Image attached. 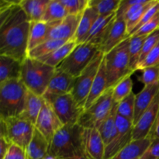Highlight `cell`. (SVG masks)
Wrapping results in <instances>:
<instances>
[{"mask_svg": "<svg viewBox=\"0 0 159 159\" xmlns=\"http://www.w3.org/2000/svg\"><path fill=\"white\" fill-rule=\"evenodd\" d=\"M20 1H0V55L23 62L28 57L30 20Z\"/></svg>", "mask_w": 159, "mask_h": 159, "instance_id": "cell-1", "label": "cell"}, {"mask_svg": "<svg viewBox=\"0 0 159 159\" xmlns=\"http://www.w3.org/2000/svg\"><path fill=\"white\" fill-rule=\"evenodd\" d=\"M84 132L85 128L79 124L63 126L50 142L48 156L62 159L85 155Z\"/></svg>", "mask_w": 159, "mask_h": 159, "instance_id": "cell-2", "label": "cell"}, {"mask_svg": "<svg viewBox=\"0 0 159 159\" xmlns=\"http://www.w3.org/2000/svg\"><path fill=\"white\" fill-rule=\"evenodd\" d=\"M27 89L21 79H12L0 83V118L19 117L26 104Z\"/></svg>", "mask_w": 159, "mask_h": 159, "instance_id": "cell-3", "label": "cell"}, {"mask_svg": "<svg viewBox=\"0 0 159 159\" xmlns=\"http://www.w3.org/2000/svg\"><path fill=\"white\" fill-rule=\"evenodd\" d=\"M55 68L37 59L27 57L22 63L20 79L28 91L42 97L55 73Z\"/></svg>", "mask_w": 159, "mask_h": 159, "instance_id": "cell-4", "label": "cell"}, {"mask_svg": "<svg viewBox=\"0 0 159 159\" xmlns=\"http://www.w3.org/2000/svg\"><path fill=\"white\" fill-rule=\"evenodd\" d=\"M129 41L130 37L110 52L104 54L108 89H113L125 77L133 75L134 72L130 68Z\"/></svg>", "mask_w": 159, "mask_h": 159, "instance_id": "cell-5", "label": "cell"}, {"mask_svg": "<svg viewBox=\"0 0 159 159\" xmlns=\"http://www.w3.org/2000/svg\"><path fill=\"white\" fill-rule=\"evenodd\" d=\"M0 135L26 150L34 135L35 126L20 117L0 118Z\"/></svg>", "mask_w": 159, "mask_h": 159, "instance_id": "cell-6", "label": "cell"}, {"mask_svg": "<svg viewBox=\"0 0 159 159\" xmlns=\"http://www.w3.org/2000/svg\"><path fill=\"white\" fill-rule=\"evenodd\" d=\"M99 48L89 43L78 44L71 54L56 68L74 78H78L91 63Z\"/></svg>", "mask_w": 159, "mask_h": 159, "instance_id": "cell-7", "label": "cell"}, {"mask_svg": "<svg viewBox=\"0 0 159 159\" xmlns=\"http://www.w3.org/2000/svg\"><path fill=\"white\" fill-rule=\"evenodd\" d=\"M113 103V89H109L91 107L84 110L78 124L85 129H97L110 114Z\"/></svg>", "mask_w": 159, "mask_h": 159, "instance_id": "cell-8", "label": "cell"}, {"mask_svg": "<svg viewBox=\"0 0 159 159\" xmlns=\"http://www.w3.org/2000/svg\"><path fill=\"white\" fill-rule=\"evenodd\" d=\"M103 58V53L100 51H98L91 63L81 73L79 77L76 78L75 84L71 94L83 110Z\"/></svg>", "mask_w": 159, "mask_h": 159, "instance_id": "cell-9", "label": "cell"}, {"mask_svg": "<svg viewBox=\"0 0 159 159\" xmlns=\"http://www.w3.org/2000/svg\"><path fill=\"white\" fill-rule=\"evenodd\" d=\"M49 104L64 126L78 124L84 111L71 93L59 96Z\"/></svg>", "mask_w": 159, "mask_h": 159, "instance_id": "cell-10", "label": "cell"}, {"mask_svg": "<svg viewBox=\"0 0 159 159\" xmlns=\"http://www.w3.org/2000/svg\"><path fill=\"white\" fill-rule=\"evenodd\" d=\"M116 134L111 142L106 146L104 159H111L132 141L133 123L126 118L116 116Z\"/></svg>", "mask_w": 159, "mask_h": 159, "instance_id": "cell-11", "label": "cell"}, {"mask_svg": "<svg viewBox=\"0 0 159 159\" xmlns=\"http://www.w3.org/2000/svg\"><path fill=\"white\" fill-rule=\"evenodd\" d=\"M159 114V93L150 107L144 111L133 127L132 141L145 139L150 137Z\"/></svg>", "mask_w": 159, "mask_h": 159, "instance_id": "cell-12", "label": "cell"}, {"mask_svg": "<svg viewBox=\"0 0 159 159\" xmlns=\"http://www.w3.org/2000/svg\"><path fill=\"white\" fill-rule=\"evenodd\" d=\"M75 81L76 78L56 69L48 89L42 97L46 102L51 103L59 96L70 94L72 93Z\"/></svg>", "mask_w": 159, "mask_h": 159, "instance_id": "cell-13", "label": "cell"}, {"mask_svg": "<svg viewBox=\"0 0 159 159\" xmlns=\"http://www.w3.org/2000/svg\"><path fill=\"white\" fill-rule=\"evenodd\" d=\"M63 126L51 106L44 100L36 122L35 128L37 129L50 143L56 132Z\"/></svg>", "mask_w": 159, "mask_h": 159, "instance_id": "cell-14", "label": "cell"}, {"mask_svg": "<svg viewBox=\"0 0 159 159\" xmlns=\"http://www.w3.org/2000/svg\"><path fill=\"white\" fill-rule=\"evenodd\" d=\"M82 15H68L62 20L51 23L48 40H61L68 41L74 40Z\"/></svg>", "mask_w": 159, "mask_h": 159, "instance_id": "cell-15", "label": "cell"}, {"mask_svg": "<svg viewBox=\"0 0 159 159\" xmlns=\"http://www.w3.org/2000/svg\"><path fill=\"white\" fill-rule=\"evenodd\" d=\"M105 148V144L97 129H85L84 149L87 158L104 159Z\"/></svg>", "mask_w": 159, "mask_h": 159, "instance_id": "cell-16", "label": "cell"}, {"mask_svg": "<svg viewBox=\"0 0 159 159\" xmlns=\"http://www.w3.org/2000/svg\"><path fill=\"white\" fill-rule=\"evenodd\" d=\"M116 20V13L107 16H99L93 25L85 43H89L101 48L107 40Z\"/></svg>", "mask_w": 159, "mask_h": 159, "instance_id": "cell-17", "label": "cell"}, {"mask_svg": "<svg viewBox=\"0 0 159 159\" xmlns=\"http://www.w3.org/2000/svg\"><path fill=\"white\" fill-rule=\"evenodd\" d=\"M128 37L129 35L127 33V23H126L125 20L123 18H116V20L112 26L111 30H110L106 41L99 48V51H102L104 54H107Z\"/></svg>", "mask_w": 159, "mask_h": 159, "instance_id": "cell-18", "label": "cell"}, {"mask_svg": "<svg viewBox=\"0 0 159 159\" xmlns=\"http://www.w3.org/2000/svg\"><path fill=\"white\" fill-rule=\"evenodd\" d=\"M159 93V82L150 85H145L138 94L135 96V111L134 126L136 124L141 115L150 107L155 96Z\"/></svg>", "mask_w": 159, "mask_h": 159, "instance_id": "cell-19", "label": "cell"}, {"mask_svg": "<svg viewBox=\"0 0 159 159\" xmlns=\"http://www.w3.org/2000/svg\"><path fill=\"white\" fill-rule=\"evenodd\" d=\"M99 17V15L98 12L89 6H88L86 9L84 11L81 16V20L79 21L77 31H76L74 38L77 44H81L86 42L92 30V28Z\"/></svg>", "mask_w": 159, "mask_h": 159, "instance_id": "cell-20", "label": "cell"}, {"mask_svg": "<svg viewBox=\"0 0 159 159\" xmlns=\"http://www.w3.org/2000/svg\"><path fill=\"white\" fill-rule=\"evenodd\" d=\"M158 0H142L138 4L134 5L127 10L124 16V20L127 23L128 35L133 32L134 30L139 23L145 12L155 4Z\"/></svg>", "mask_w": 159, "mask_h": 159, "instance_id": "cell-21", "label": "cell"}, {"mask_svg": "<svg viewBox=\"0 0 159 159\" xmlns=\"http://www.w3.org/2000/svg\"><path fill=\"white\" fill-rule=\"evenodd\" d=\"M50 143L37 129L26 149L27 159H45L48 156Z\"/></svg>", "mask_w": 159, "mask_h": 159, "instance_id": "cell-22", "label": "cell"}, {"mask_svg": "<svg viewBox=\"0 0 159 159\" xmlns=\"http://www.w3.org/2000/svg\"><path fill=\"white\" fill-rule=\"evenodd\" d=\"M22 63L12 57L0 55V83L12 79H20Z\"/></svg>", "mask_w": 159, "mask_h": 159, "instance_id": "cell-23", "label": "cell"}, {"mask_svg": "<svg viewBox=\"0 0 159 159\" xmlns=\"http://www.w3.org/2000/svg\"><path fill=\"white\" fill-rule=\"evenodd\" d=\"M51 27V23H45L43 21H30L28 39V52L48 40Z\"/></svg>", "mask_w": 159, "mask_h": 159, "instance_id": "cell-24", "label": "cell"}, {"mask_svg": "<svg viewBox=\"0 0 159 159\" xmlns=\"http://www.w3.org/2000/svg\"><path fill=\"white\" fill-rule=\"evenodd\" d=\"M152 138L132 141L111 159H139L150 146Z\"/></svg>", "mask_w": 159, "mask_h": 159, "instance_id": "cell-25", "label": "cell"}, {"mask_svg": "<svg viewBox=\"0 0 159 159\" xmlns=\"http://www.w3.org/2000/svg\"><path fill=\"white\" fill-rule=\"evenodd\" d=\"M107 74H106V68L105 63H104V58L102 61V64L100 65L99 71H98L96 77L93 82V86H92L91 90H90L89 95L88 96L86 102H85L84 110L88 109L89 107H91L92 104L97 100L102 95L107 92Z\"/></svg>", "mask_w": 159, "mask_h": 159, "instance_id": "cell-26", "label": "cell"}, {"mask_svg": "<svg viewBox=\"0 0 159 159\" xmlns=\"http://www.w3.org/2000/svg\"><path fill=\"white\" fill-rule=\"evenodd\" d=\"M43 102H44V99H43V97L28 91L24 111L20 117L26 120L35 126Z\"/></svg>", "mask_w": 159, "mask_h": 159, "instance_id": "cell-27", "label": "cell"}, {"mask_svg": "<svg viewBox=\"0 0 159 159\" xmlns=\"http://www.w3.org/2000/svg\"><path fill=\"white\" fill-rule=\"evenodd\" d=\"M118 103L114 102L107 117L99 124L97 130H99L105 146L108 145L116 134V116H117Z\"/></svg>", "mask_w": 159, "mask_h": 159, "instance_id": "cell-28", "label": "cell"}, {"mask_svg": "<svg viewBox=\"0 0 159 159\" xmlns=\"http://www.w3.org/2000/svg\"><path fill=\"white\" fill-rule=\"evenodd\" d=\"M77 45V43L75 40H68L65 44L53 51L52 53L46 56H43V57H39L37 58V60L56 68L71 54V51L75 48Z\"/></svg>", "mask_w": 159, "mask_h": 159, "instance_id": "cell-29", "label": "cell"}, {"mask_svg": "<svg viewBox=\"0 0 159 159\" xmlns=\"http://www.w3.org/2000/svg\"><path fill=\"white\" fill-rule=\"evenodd\" d=\"M50 0H20V6L32 21H42Z\"/></svg>", "mask_w": 159, "mask_h": 159, "instance_id": "cell-30", "label": "cell"}, {"mask_svg": "<svg viewBox=\"0 0 159 159\" xmlns=\"http://www.w3.org/2000/svg\"><path fill=\"white\" fill-rule=\"evenodd\" d=\"M147 37L132 36L130 37L129 41V59L130 68L133 72L137 71V67L140 61L143 44Z\"/></svg>", "mask_w": 159, "mask_h": 159, "instance_id": "cell-31", "label": "cell"}, {"mask_svg": "<svg viewBox=\"0 0 159 159\" xmlns=\"http://www.w3.org/2000/svg\"><path fill=\"white\" fill-rule=\"evenodd\" d=\"M68 15L66 9L60 0H50L42 21L45 23H54L65 19Z\"/></svg>", "mask_w": 159, "mask_h": 159, "instance_id": "cell-32", "label": "cell"}, {"mask_svg": "<svg viewBox=\"0 0 159 159\" xmlns=\"http://www.w3.org/2000/svg\"><path fill=\"white\" fill-rule=\"evenodd\" d=\"M121 0H89V6L94 9L99 16L115 14Z\"/></svg>", "mask_w": 159, "mask_h": 159, "instance_id": "cell-33", "label": "cell"}, {"mask_svg": "<svg viewBox=\"0 0 159 159\" xmlns=\"http://www.w3.org/2000/svg\"><path fill=\"white\" fill-rule=\"evenodd\" d=\"M67 41L61 40H47L43 43H40L35 48L28 52V57L31 58L37 59L39 57H43L51 54L53 51L57 50L62 45L65 44Z\"/></svg>", "mask_w": 159, "mask_h": 159, "instance_id": "cell-34", "label": "cell"}, {"mask_svg": "<svg viewBox=\"0 0 159 159\" xmlns=\"http://www.w3.org/2000/svg\"><path fill=\"white\" fill-rule=\"evenodd\" d=\"M132 89L133 80L131 79V75H128L118 82L113 88V101L116 103H119L132 93Z\"/></svg>", "mask_w": 159, "mask_h": 159, "instance_id": "cell-35", "label": "cell"}, {"mask_svg": "<svg viewBox=\"0 0 159 159\" xmlns=\"http://www.w3.org/2000/svg\"><path fill=\"white\" fill-rule=\"evenodd\" d=\"M135 96L132 92L128 96L118 103L117 114L126 118L130 122H134L135 111Z\"/></svg>", "mask_w": 159, "mask_h": 159, "instance_id": "cell-36", "label": "cell"}, {"mask_svg": "<svg viewBox=\"0 0 159 159\" xmlns=\"http://www.w3.org/2000/svg\"><path fill=\"white\" fill-rule=\"evenodd\" d=\"M66 9L68 15L79 16L89 6V0H60Z\"/></svg>", "mask_w": 159, "mask_h": 159, "instance_id": "cell-37", "label": "cell"}, {"mask_svg": "<svg viewBox=\"0 0 159 159\" xmlns=\"http://www.w3.org/2000/svg\"><path fill=\"white\" fill-rule=\"evenodd\" d=\"M138 81L145 85H153L159 82V65L149 67L142 70V74L138 77Z\"/></svg>", "mask_w": 159, "mask_h": 159, "instance_id": "cell-38", "label": "cell"}, {"mask_svg": "<svg viewBox=\"0 0 159 159\" xmlns=\"http://www.w3.org/2000/svg\"><path fill=\"white\" fill-rule=\"evenodd\" d=\"M158 42H159V28L146 37L145 40H144V44H143L142 51H141V57H140V61L139 63H138V65H139L144 60V58L147 57V55L150 53V51H152V50L153 49L157 44H158ZM137 68H138V67H137Z\"/></svg>", "mask_w": 159, "mask_h": 159, "instance_id": "cell-39", "label": "cell"}, {"mask_svg": "<svg viewBox=\"0 0 159 159\" xmlns=\"http://www.w3.org/2000/svg\"><path fill=\"white\" fill-rule=\"evenodd\" d=\"M159 28V12L148 23H145L144 26L137 30L135 32L130 34V37L132 36H140V37H148L151 34L158 30Z\"/></svg>", "mask_w": 159, "mask_h": 159, "instance_id": "cell-40", "label": "cell"}, {"mask_svg": "<svg viewBox=\"0 0 159 159\" xmlns=\"http://www.w3.org/2000/svg\"><path fill=\"white\" fill-rule=\"evenodd\" d=\"M156 65H159V42L158 44L150 51V53L148 54L144 60L138 65L137 68V71L138 70L142 71L144 68L156 66Z\"/></svg>", "mask_w": 159, "mask_h": 159, "instance_id": "cell-41", "label": "cell"}, {"mask_svg": "<svg viewBox=\"0 0 159 159\" xmlns=\"http://www.w3.org/2000/svg\"><path fill=\"white\" fill-rule=\"evenodd\" d=\"M3 159H27L26 150L16 144H12Z\"/></svg>", "mask_w": 159, "mask_h": 159, "instance_id": "cell-42", "label": "cell"}, {"mask_svg": "<svg viewBox=\"0 0 159 159\" xmlns=\"http://www.w3.org/2000/svg\"><path fill=\"white\" fill-rule=\"evenodd\" d=\"M139 159H159V139L154 138L150 146Z\"/></svg>", "mask_w": 159, "mask_h": 159, "instance_id": "cell-43", "label": "cell"}, {"mask_svg": "<svg viewBox=\"0 0 159 159\" xmlns=\"http://www.w3.org/2000/svg\"><path fill=\"white\" fill-rule=\"evenodd\" d=\"M142 0H121L119 8L116 12V18H124L126 12L130 7L140 3Z\"/></svg>", "mask_w": 159, "mask_h": 159, "instance_id": "cell-44", "label": "cell"}, {"mask_svg": "<svg viewBox=\"0 0 159 159\" xmlns=\"http://www.w3.org/2000/svg\"><path fill=\"white\" fill-rule=\"evenodd\" d=\"M12 143L8 141L4 136L0 135V159H3L9 150Z\"/></svg>", "mask_w": 159, "mask_h": 159, "instance_id": "cell-45", "label": "cell"}, {"mask_svg": "<svg viewBox=\"0 0 159 159\" xmlns=\"http://www.w3.org/2000/svg\"><path fill=\"white\" fill-rule=\"evenodd\" d=\"M149 138H152V139H154V138H158V139H159V114L158 118H157L155 127H154L153 130H152V134H151Z\"/></svg>", "mask_w": 159, "mask_h": 159, "instance_id": "cell-46", "label": "cell"}, {"mask_svg": "<svg viewBox=\"0 0 159 159\" xmlns=\"http://www.w3.org/2000/svg\"><path fill=\"white\" fill-rule=\"evenodd\" d=\"M62 159H88L85 155H82V156H76L73 157V158H62Z\"/></svg>", "mask_w": 159, "mask_h": 159, "instance_id": "cell-47", "label": "cell"}, {"mask_svg": "<svg viewBox=\"0 0 159 159\" xmlns=\"http://www.w3.org/2000/svg\"><path fill=\"white\" fill-rule=\"evenodd\" d=\"M45 159H54V158H52V157H51V156H48Z\"/></svg>", "mask_w": 159, "mask_h": 159, "instance_id": "cell-48", "label": "cell"}]
</instances>
